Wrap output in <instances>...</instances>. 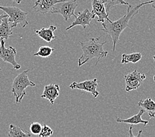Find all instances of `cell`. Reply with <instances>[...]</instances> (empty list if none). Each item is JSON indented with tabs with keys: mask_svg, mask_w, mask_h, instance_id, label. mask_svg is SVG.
<instances>
[{
	"mask_svg": "<svg viewBox=\"0 0 155 137\" xmlns=\"http://www.w3.org/2000/svg\"><path fill=\"white\" fill-rule=\"evenodd\" d=\"M57 27L56 26L50 25L48 28H42L40 30H36V34L38 35L41 39L45 40L46 42L50 43L53 40L58 38V36L54 35V32L56 31Z\"/></svg>",
	"mask_w": 155,
	"mask_h": 137,
	"instance_id": "obj_13",
	"label": "cell"
},
{
	"mask_svg": "<svg viewBox=\"0 0 155 137\" xmlns=\"http://www.w3.org/2000/svg\"><path fill=\"white\" fill-rule=\"evenodd\" d=\"M153 79H154V81H155V75H154V78H153Z\"/></svg>",
	"mask_w": 155,
	"mask_h": 137,
	"instance_id": "obj_27",
	"label": "cell"
},
{
	"mask_svg": "<svg viewBox=\"0 0 155 137\" xmlns=\"http://www.w3.org/2000/svg\"><path fill=\"white\" fill-rule=\"evenodd\" d=\"M92 13L95 17H97V21L99 23H104L106 20H109V13L106 11L104 3L102 0H91Z\"/></svg>",
	"mask_w": 155,
	"mask_h": 137,
	"instance_id": "obj_10",
	"label": "cell"
},
{
	"mask_svg": "<svg viewBox=\"0 0 155 137\" xmlns=\"http://www.w3.org/2000/svg\"><path fill=\"white\" fill-rule=\"evenodd\" d=\"M151 5H152L153 8L155 9V0H153V2L151 3Z\"/></svg>",
	"mask_w": 155,
	"mask_h": 137,
	"instance_id": "obj_25",
	"label": "cell"
},
{
	"mask_svg": "<svg viewBox=\"0 0 155 137\" xmlns=\"http://www.w3.org/2000/svg\"><path fill=\"white\" fill-rule=\"evenodd\" d=\"M64 1L65 0H37L33 9H35L38 13L46 15L51 11L55 5Z\"/></svg>",
	"mask_w": 155,
	"mask_h": 137,
	"instance_id": "obj_12",
	"label": "cell"
},
{
	"mask_svg": "<svg viewBox=\"0 0 155 137\" xmlns=\"http://www.w3.org/2000/svg\"><path fill=\"white\" fill-rule=\"evenodd\" d=\"M145 110H144L143 108L140 109L139 113L135 115V116H132L130 118H127V119H120V118H117L116 121L117 123H130L131 125H137V124H143L146 126L147 124L149 123V121L147 120H143L141 116H143V114L145 113Z\"/></svg>",
	"mask_w": 155,
	"mask_h": 137,
	"instance_id": "obj_14",
	"label": "cell"
},
{
	"mask_svg": "<svg viewBox=\"0 0 155 137\" xmlns=\"http://www.w3.org/2000/svg\"><path fill=\"white\" fill-rule=\"evenodd\" d=\"M54 131L48 125L44 124L42 127V131L38 136L40 137H49L53 135Z\"/></svg>",
	"mask_w": 155,
	"mask_h": 137,
	"instance_id": "obj_21",
	"label": "cell"
},
{
	"mask_svg": "<svg viewBox=\"0 0 155 137\" xmlns=\"http://www.w3.org/2000/svg\"><path fill=\"white\" fill-rule=\"evenodd\" d=\"M12 1H13V2H15V3H17V4H20V3H21V2H22V0H12Z\"/></svg>",
	"mask_w": 155,
	"mask_h": 137,
	"instance_id": "obj_24",
	"label": "cell"
},
{
	"mask_svg": "<svg viewBox=\"0 0 155 137\" xmlns=\"http://www.w3.org/2000/svg\"><path fill=\"white\" fill-rule=\"evenodd\" d=\"M30 69L26 70L19 74L13 82L12 92L15 98V103H19L26 95L25 89L28 86H35L36 84L30 80L28 77V73Z\"/></svg>",
	"mask_w": 155,
	"mask_h": 137,
	"instance_id": "obj_3",
	"label": "cell"
},
{
	"mask_svg": "<svg viewBox=\"0 0 155 137\" xmlns=\"http://www.w3.org/2000/svg\"><path fill=\"white\" fill-rule=\"evenodd\" d=\"M42 129V125L41 124L37 123V122H35V123H32L31 125L30 131L32 135H38L40 133V132H41Z\"/></svg>",
	"mask_w": 155,
	"mask_h": 137,
	"instance_id": "obj_22",
	"label": "cell"
},
{
	"mask_svg": "<svg viewBox=\"0 0 155 137\" xmlns=\"http://www.w3.org/2000/svg\"><path fill=\"white\" fill-rule=\"evenodd\" d=\"M55 49L53 47H51L47 46H44L40 47L37 52L35 53L33 55H34V56H40L42 57H48L53 53V51Z\"/></svg>",
	"mask_w": 155,
	"mask_h": 137,
	"instance_id": "obj_20",
	"label": "cell"
},
{
	"mask_svg": "<svg viewBox=\"0 0 155 137\" xmlns=\"http://www.w3.org/2000/svg\"><path fill=\"white\" fill-rule=\"evenodd\" d=\"M31 134L27 131H25L19 126H17L13 124L9 125L8 136L15 137V136H31Z\"/></svg>",
	"mask_w": 155,
	"mask_h": 137,
	"instance_id": "obj_17",
	"label": "cell"
},
{
	"mask_svg": "<svg viewBox=\"0 0 155 137\" xmlns=\"http://www.w3.org/2000/svg\"><path fill=\"white\" fill-rule=\"evenodd\" d=\"M6 17H8V15H7L5 13H3L2 15H0V24L2 23L3 19H4V18H6Z\"/></svg>",
	"mask_w": 155,
	"mask_h": 137,
	"instance_id": "obj_23",
	"label": "cell"
},
{
	"mask_svg": "<svg viewBox=\"0 0 155 137\" xmlns=\"http://www.w3.org/2000/svg\"><path fill=\"white\" fill-rule=\"evenodd\" d=\"M12 34V28L9 25V18L6 17L0 24V42L2 40H7Z\"/></svg>",
	"mask_w": 155,
	"mask_h": 137,
	"instance_id": "obj_16",
	"label": "cell"
},
{
	"mask_svg": "<svg viewBox=\"0 0 155 137\" xmlns=\"http://www.w3.org/2000/svg\"><path fill=\"white\" fill-rule=\"evenodd\" d=\"M16 55L17 50L12 46L5 47V40H2L0 42V59L4 62L9 63L14 69L18 70L21 69V65L16 61Z\"/></svg>",
	"mask_w": 155,
	"mask_h": 137,
	"instance_id": "obj_6",
	"label": "cell"
},
{
	"mask_svg": "<svg viewBox=\"0 0 155 137\" xmlns=\"http://www.w3.org/2000/svg\"><path fill=\"white\" fill-rule=\"evenodd\" d=\"M106 43V41L103 42H100V37L91 38L87 42H80L83 54L78 60L79 67L85 64L93 58L97 59V61L96 62V65H97L101 59L104 58L108 55V51L104 50L103 48Z\"/></svg>",
	"mask_w": 155,
	"mask_h": 137,
	"instance_id": "obj_2",
	"label": "cell"
},
{
	"mask_svg": "<svg viewBox=\"0 0 155 137\" xmlns=\"http://www.w3.org/2000/svg\"><path fill=\"white\" fill-rule=\"evenodd\" d=\"M146 79L145 74L139 73L137 70L128 73L127 75L124 76L125 81V90L130 92L131 90H137L141 86L143 81Z\"/></svg>",
	"mask_w": 155,
	"mask_h": 137,
	"instance_id": "obj_7",
	"label": "cell"
},
{
	"mask_svg": "<svg viewBox=\"0 0 155 137\" xmlns=\"http://www.w3.org/2000/svg\"><path fill=\"white\" fill-rule=\"evenodd\" d=\"M69 87L72 90L79 89L81 90L90 92L93 96L94 98H97L99 95V92L97 91V79L84 80L81 83L73 82L69 85Z\"/></svg>",
	"mask_w": 155,
	"mask_h": 137,
	"instance_id": "obj_8",
	"label": "cell"
},
{
	"mask_svg": "<svg viewBox=\"0 0 155 137\" xmlns=\"http://www.w3.org/2000/svg\"><path fill=\"white\" fill-rule=\"evenodd\" d=\"M153 2V0L147 2L139 3L134 5H129L126 14L120 18L115 21H112L110 19L105 21L102 23L103 28L102 29L103 32H105L108 34L112 39L113 42V51H116V45L119 41L120 36L122 32L127 27H129V21L131 18L137 14L140 9L144 5L147 4H151Z\"/></svg>",
	"mask_w": 155,
	"mask_h": 137,
	"instance_id": "obj_1",
	"label": "cell"
},
{
	"mask_svg": "<svg viewBox=\"0 0 155 137\" xmlns=\"http://www.w3.org/2000/svg\"><path fill=\"white\" fill-rule=\"evenodd\" d=\"M95 16L94 14L91 12L88 9H85L83 12H79L77 13V15L75 17V21L73 22V23L66 28V31H69V29L76 26H81L83 29H85L87 26L91 25V21L94 19Z\"/></svg>",
	"mask_w": 155,
	"mask_h": 137,
	"instance_id": "obj_9",
	"label": "cell"
},
{
	"mask_svg": "<svg viewBox=\"0 0 155 137\" xmlns=\"http://www.w3.org/2000/svg\"><path fill=\"white\" fill-rule=\"evenodd\" d=\"M142 54L140 52L132 53L130 54H122V58H121V63L122 64H127L129 63H133L136 64L141 60Z\"/></svg>",
	"mask_w": 155,
	"mask_h": 137,
	"instance_id": "obj_18",
	"label": "cell"
},
{
	"mask_svg": "<svg viewBox=\"0 0 155 137\" xmlns=\"http://www.w3.org/2000/svg\"><path fill=\"white\" fill-rule=\"evenodd\" d=\"M60 86L56 84H50L44 87L42 94L40 96L42 98H45L48 100L51 105H54V101L60 96Z\"/></svg>",
	"mask_w": 155,
	"mask_h": 137,
	"instance_id": "obj_11",
	"label": "cell"
},
{
	"mask_svg": "<svg viewBox=\"0 0 155 137\" xmlns=\"http://www.w3.org/2000/svg\"><path fill=\"white\" fill-rule=\"evenodd\" d=\"M153 59H154V60L155 61V55H154V56H153Z\"/></svg>",
	"mask_w": 155,
	"mask_h": 137,
	"instance_id": "obj_26",
	"label": "cell"
},
{
	"mask_svg": "<svg viewBox=\"0 0 155 137\" xmlns=\"http://www.w3.org/2000/svg\"><path fill=\"white\" fill-rule=\"evenodd\" d=\"M0 9L8 15L9 22L12 23V28L17 27L18 24H20L22 28H25L28 25V23L27 20L28 13L24 12L18 7L0 5Z\"/></svg>",
	"mask_w": 155,
	"mask_h": 137,
	"instance_id": "obj_4",
	"label": "cell"
},
{
	"mask_svg": "<svg viewBox=\"0 0 155 137\" xmlns=\"http://www.w3.org/2000/svg\"><path fill=\"white\" fill-rule=\"evenodd\" d=\"M0 70H2V69H1V67H0Z\"/></svg>",
	"mask_w": 155,
	"mask_h": 137,
	"instance_id": "obj_28",
	"label": "cell"
},
{
	"mask_svg": "<svg viewBox=\"0 0 155 137\" xmlns=\"http://www.w3.org/2000/svg\"><path fill=\"white\" fill-rule=\"evenodd\" d=\"M138 106L143 108L148 113L150 118H153L155 116V102L150 98L145 99H141L138 102Z\"/></svg>",
	"mask_w": 155,
	"mask_h": 137,
	"instance_id": "obj_15",
	"label": "cell"
},
{
	"mask_svg": "<svg viewBox=\"0 0 155 137\" xmlns=\"http://www.w3.org/2000/svg\"><path fill=\"white\" fill-rule=\"evenodd\" d=\"M78 7L77 0H65L57 3L56 6H54L51 11V13L60 14L64 18L65 21H68L72 16H77L75 11Z\"/></svg>",
	"mask_w": 155,
	"mask_h": 137,
	"instance_id": "obj_5",
	"label": "cell"
},
{
	"mask_svg": "<svg viewBox=\"0 0 155 137\" xmlns=\"http://www.w3.org/2000/svg\"><path fill=\"white\" fill-rule=\"evenodd\" d=\"M103 3H104L106 11L109 13L110 11L114 7L118 5H129V3L125 2L124 0H102Z\"/></svg>",
	"mask_w": 155,
	"mask_h": 137,
	"instance_id": "obj_19",
	"label": "cell"
}]
</instances>
